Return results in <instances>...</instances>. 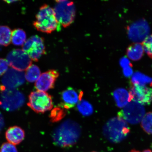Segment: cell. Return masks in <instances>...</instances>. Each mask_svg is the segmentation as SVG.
<instances>
[{
  "label": "cell",
  "mask_w": 152,
  "mask_h": 152,
  "mask_svg": "<svg viewBox=\"0 0 152 152\" xmlns=\"http://www.w3.org/2000/svg\"><path fill=\"white\" fill-rule=\"evenodd\" d=\"M81 129L78 124L67 120L55 129L52 135L54 144L62 148L72 147L76 143L80 136Z\"/></svg>",
  "instance_id": "cell-1"
},
{
  "label": "cell",
  "mask_w": 152,
  "mask_h": 152,
  "mask_svg": "<svg viewBox=\"0 0 152 152\" xmlns=\"http://www.w3.org/2000/svg\"><path fill=\"white\" fill-rule=\"evenodd\" d=\"M33 25L39 31L50 34L58 28L59 23L55 15L54 9L45 4L39 8L36 16Z\"/></svg>",
  "instance_id": "cell-2"
},
{
  "label": "cell",
  "mask_w": 152,
  "mask_h": 152,
  "mask_svg": "<svg viewBox=\"0 0 152 152\" xmlns=\"http://www.w3.org/2000/svg\"><path fill=\"white\" fill-rule=\"evenodd\" d=\"M130 132L126 121L118 117L110 119L103 129L104 136L109 141L115 143L124 140Z\"/></svg>",
  "instance_id": "cell-3"
},
{
  "label": "cell",
  "mask_w": 152,
  "mask_h": 152,
  "mask_svg": "<svg viewBox=\"0 0 152 152\" xmlns=\"http://www.w3.org/2000/svg\"><path fill=\"white\" fill-rule=\"evenodd\" d=\"M0 107L7 111H12L23 105L25 98L23 94L15 89L1 88Z\"/></svg>",
  "instance_id": "cell-4"
},
{
  "label": "cell",
  "mask_w": 152,
  "mask_h": 152,
  "mask_svg": "<svg viewBox=\"0 0 152 152\" xmlns=\"http://www.w3.org/2000/svg\"><path fill=\"white\" fill-rule=\"evenodd\" d=\"M54 10L59 24L66 28L73 23L75 16L76 9L73 2L56 1Z\"/></svg>",
  "instance_id": "cell-5"
},
{
  "label": "cell",
  "mask_w": 152,
  "mask_h": 152,
  "mask_svg": "<svg viewBox=\"0 0 152 152\" xmlns=\"http://www.w3.org/2000/svg\"><path fill=\"white\" fill-rule=\"evenodd\" d=\"M27 104L37 113H45L53 107V101L50 95L46 92L37 90L30 93Z\"/></svg>",
  "instance_id": "cell-6"
},
{
  "label": "cell",
  "mask_w": 152,
  "mask_h": 152,
  "mask_svg": "<svg viewBox=\"0 0 152 152\" xmlns=\"http://www.w3.org/2000/svg\"><path fill=\"white\" fill-rule=\"evenodd\" d=\"M143 106L135 102H130L118 113V116L130 124H137L145 114Z\"/></svg>",
  "instance_id": "cell-7"
},
{
  "label": "cell",
  "mask_w": 152,
  "mask_h": 152,
  "mask_svg": "<svg viewBox=\"0 0 152 152\" xmlns=\"http://www.w3.org/2000/svg\"><path fill=\"white\" fill-rule=\"evenodd\" d=\"M22 48L23 50L34 61H38L46 52L44 39L38 35L30 37L23 45Z\"/></svg>",
  "instance_id": "cell-8"
},
{
  "label": "cell",
  "mask_w": 152,
  "mask_h": 152,
  "mask_svg": "<svg viewBox=\"0 0 152 152\" xmlns=\"http://www.w3.org/2000/svg\"><path fill=\"white\" fill-rule=\"evenodd\" d=\"M9 64L13 69L23 72L32 64V60L23 49H15L7 57Z\"/></svg>",
  "instance_id": "cell-9"
},
{
  "label": "cell",
  "mask_w": 152,
  "mask_h": 152,
  "mask_svg": "<svg viewBox=\"0 0 152 152\" xmlns=\"http://www.w3.org/2000/svg\"><path fill=\"white\" fill-rule=\"evenodd\" d=\"M129 94L132 100L142 105L149 104L152 101V89L145 86L132 85Z\"/></svg>",
  "instance_id": "cell-10"
},
{
  "label": "cell",
  "mask_w": 152,
  "mask_h": 152,
  "mask_svg": "<svg viewBox=\"0 0 152 152\" xmlns=\"http://www.w3.org/2000/svg\"><path fill=\"white\" fill-rule=\"evenodd\" d=\"M25 79L23 72L11 68L3 75L1 82L5 88L15 89L23 84Z\"/></svg>",
  "instance_id": "cell-11"
},
{
  "label": "cell",
  "mask_w": 152,
  "mask_h": 152,
  "mask_svg": "<svg viewBox=\"0 0 152 152\" xmlns=\"http://www.w3.org/2000/svg\"><path fill=\"white\" fill-rule=\"evenodd\" d=\"M59 75L58 71L51 69L41 74L35 83L37 91L46 92L54 87L56 79Z\"/></svg>",
  "instance_id": "cell-12"
},
{
  "label": "cell",
  "mask_w": 152,
  "mask_h": 152,
  "mask_svg": "<svg viewBox=\"0 0 152 152\" xmlns=\"http://www.w3.org/2000/svg\"><path fill=\"white\" fill-rule=\"evenodd\" d=\"M81 93L69 87L63 91L61 95L62 105L66 109H71L81 100Z\"/></svg>",
  "instance_id": "cell-13"
},
{
  "label": "cell",
  "mask_w": 152,
  "mask_h": 152,
  "mask_svg": "<svg viewBox=\"0 0 152 152\" xmlns=\"http://www.w3.org/2000/svg\"><path fill=\"white\" fill-rule=\"evenodd\" d=\"M24 130L18 126L9 128L5 132V137L9 143L14 145H18L22 142L25 138Z\"/></svg>",
  "instance_id": "cell-14"
},
{
  "label": "cell",
  "mask_w": 152,
  "mask_h": 152,
  "mask_svg": "<svg viewBox=\"0 0 152 152\" xmlns=\"http://www.w3.org/2000/svg\"><path fill=\"white\" fill-rule=\"evenodd\" d=\"M113 96L116 104L120 108L124 107L132 100L129 92L123 88H118L114 91Z\"/></svg>",
  "instance_id": "cell-15"
},
{
  "label": "cell",
  "mask_w": 152,
  "mask_h": 152,
  "mask_svg": "<svg viewBox=\"0 0 152 152\" xmlns=\"http://www.w3.org/2000/svg\"><path fill=\"white\" fill-rule=\"evenodd\" d=\"M144 52L141 44L134 43L129 46L127 49V55L131 60L136 61L140 59Z\"/></svg>",
  "instance_id": "cell-16"
},
{
  "label": "cell",
  "mask_w": 152,
  "mask_h": 152,
  "mask_svg": "<svg viewBox=\"0 0 152 152\" xmlns=\"http://www.w3.org/2000/svg\"><path fill=\"white\" fill-rule=\"evenodd\" d=\"M26 32L21 28H16L12 31L11 41L15 45H23L26 41Z\"/></svg>",
  "instance_id": "cell-17"
},
{
  "label": "cell",
  "mask_w": 152,
  "mask_h": 152,
  "mask_svg": "<svg viewBox=\"0 0 152 152\" xmlns=\"http://www.w3.org/2000/svg\"><path fill=\"white\" fill-rule=\"evenodd\" d=\"M41 75L40 70L35 64H31L26 70L25 77L26 80L30 83L37 81Z\"/></svg>",
  "instance_id": "cell-18"
},
{
  "label": "cell",
  "mask_w": 152,
  "mask_h": 152,
  "mask_svg": "<svg viewBox=\"0 0 152 152\" xmlns=\"http://www.w3.org/2000/svg\"><path fill=\"white\" fill-rule=\"evenodd\" d=\"M12 32L8 26H0V45L7 46L10 44Z\"/></svg>",
  "instance_id": "cell-19"
},
{
  "label": "cell",
  "mask_w": 152,
  "mask_h": 152,
  "mask_svg": "<svg viewBox=\"0 0 152 152\" xmlns=\"http://www.w3.org/2000/svg\"><path fill=\"white\" fill-rule=\"evenodd\" d=\"M77 107L79 113L83 116L90 115L94 111L92 105L85 100L80 101L77 104Z\"/></svg>",
  "instance_id": "cell-20"
},
{
  "label": "cell",
  "mask_w": 152,
  "mask_h": 152,
  "mask_svg": "<svg viewBox=\"0 0 152 152\" xmlns=\"http://www.w3.org/2000/svg\"><path fill=\"white\" fill-rule=\"evenodd\" d=\"M141 125L144 132L152 134V112L145 114L141 121Z\"/></svg>",
  "instance_id": "cell-21"
},
{
  "label": "cell",
  "mask_w": 152,
  "mask_h": 152,
  "mask_svg": "<svg viewBox=\"0 0 152 152\" xmlns=\"http://www.w3.org/2000/svg\"><path fill=\"white\" fill-rule=\"evenodd\" d=\"M141 44L144 52L152 58V34L145 37Z\"/></svg>",
  "instance_id": "cell-22"
},
{
  "label": "cell",
  "mask_w": 152,
  "mask_h": 152,
  "mask_svg": "<svg viewBox=\"0 0 152 152\" xmlns=\"http://www.w3.org/2000/svg\"><path fill=\"white\" fill-rule=\"evenodd\" d=\"M152 82V80L149 78L144 76L137 75H134L132 78V85H137L145 86L148 83Z\"/></svg>",
  "instance_id": "cell-23"
},
{
  "label": "cell",
  "mask_w": 152,
  "mask_h": 152,
  "mask_svg": "<svg viewBox=\"0 0 152 152\" xmlns=\"http://www.w3.org/2000/svg\"><path fill=\"white\" fill-rule=\"evenodd\" d=\"M0 152H18L15 145L9 142H4L0 148Z\"/></svg>",
  "instance_id": "cell-24"
},
{
  "label": "cell",
  "mask_w": 152,
  "mask_h": 152,
  "mask_svg": "<svg viewBox=\"0 0 152 152\" xmlns=\"http://www.w3.org/2000/svg\"><path fill=\"white\" fill-rule=\"evenodd\" d=\"M9 64L7 60L0 58V76L4 75L8 69Z\"/></svg>",
  "instance_id": "cell-25"
},
{
  "label": "cell",
  "mask_w": 152,
  "mask_h": 152,
  "mask_svg": "<svg viewBox=\"0 0 152 152\" xmlns=\"http://www.w3.org/2000/svg\"><path fill=\"white\" fill-rule=\"evenodd\" d=\"M4 119L3 117V115L0 112V132H1L4 126Z\"/></svg>",
  "instance_id": "cell-26"
},
{
  "label": "cell",
  "mask_w": 152,
  "mask_h": 152,
  "mask_svg": "<svg viewBox=\"0 0 152 152\" xmlns=\"http://www.w3.org/2000/svg\"><path fill=\"white\" fill-rule=\"evenodd\" d=\"M6 2H7V3H11L13 2H16L18 1H4Z\"/></svg>",
  "instance_id": "cell-27"
},
{
  "label": "cell",
  "mask_w": 152,
  "mask_h": 152,
  "mask_svg": "<svg viewBox=\"0 0 152 152\" xmlns=\"http://www.w3.org/2000/svg\"><path fill=\"white\" fill-rule=\"evenodd\" d=\"M142 152H152L151 151V150L150 149H147L144 150Z\"/></svg>",
  "instance_id": "cell-28"
},
{
  "label": "cell",
  "mask_w": 152,
  "mask_h": 152,
  "mask_svg": "<svg viewBox=\"0 0 152 152\" xmlns=\"http://www.w3.org/2000/svg\"><path fill=\"white\" fill-rule=\"evenodd\" d=\"M130 152H140L138 151H137L136 150H132Z\"/></svg>",
  "instance_id": "cell-29"
},
{
  "label": "cell",
  "mask_w": 152,
  "mask_h": 152,
  "mask_svg": "<svg viewBox=\"0 0 152 152\" xmlns=\"http://www.w3.org/2000/svg\"><path fill=\"white\" fill-rule=\"evenodd\" d=\"M96 152V151H93V152Z\"/></svg>",
  "instance_id": "cell-30"
}]
</instances>
